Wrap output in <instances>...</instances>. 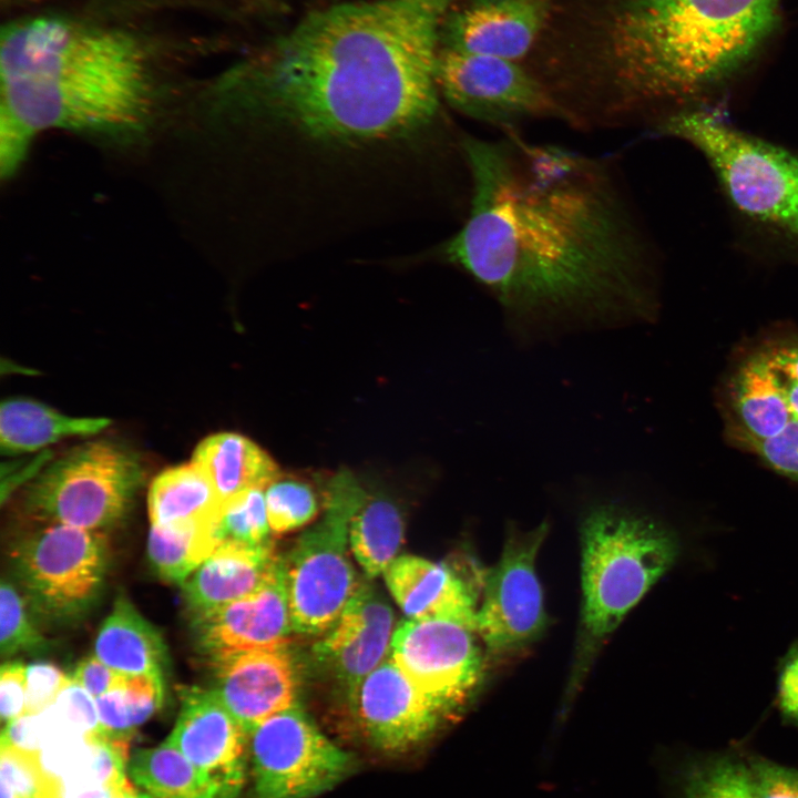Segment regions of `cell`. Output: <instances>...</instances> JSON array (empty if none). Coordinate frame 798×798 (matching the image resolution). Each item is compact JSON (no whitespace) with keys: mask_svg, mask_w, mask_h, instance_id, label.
I'll return each instance as SVG.
<instances>
[{"mask_svg":"<svg viewBox=\"0 0 798 798\" xmlns=\"http://www.w3.org/2000/svg\"><path fill=\"white\" fill-rule=\"evenodd\" d=\"M471 194L439 248L522 339L651 319V242L612 162L555 144L464 134Z\"/></svg>","mask_w":798,"mask_h":798,"instance_id":"6da1fadb","label":"cell"},{"mask_svg":"<svg viewBox=\"0 0 798 798\" xmlns=\"http://www.w3.org/2000/svg\"><path fill=\"white\" fill-rule=\"evenodd\" d=\"M779 7L780 0L624 1L608 25L612 96L598 124H626L662 105L677 110L725 83L770 37Z\"/></svg>","mask_w":798,"mask_h":798,"instance_id":"7a4b0ae2","label":"cell"},{"mask_svg":"<svg viewBox=\"0 0 798 798\" xmlns=\"http://www.w3.org/2000/svg\"><path fill=\"white\" fill-rule=\"evenodd\" d=\"M0 80L2 114L31 135L117 133L154 96L146 57L132 35L53 17L3 27Z\"/></svg>","mask_w":798,"mask_h":798,"instance_id":"3957f363","label":"cell"},{"mask_svg":"<svg viewBox=\"0 0 798 798\" xmlns=\"http://www.w3.org/2000/svg\"><path fill=\"white\" fill-rule=\"evenodd\" d=\"M580 536L582 606L569 695L579 690L611 634L682 550L667 525L615 503L587 510Z\"/></svg>","mask_w":798,"mask_h":798,"instance_id":"277c9868","label":"cell"},{"mask_svg":"<svg viewBox=\"0 0 798 798\" xmlns=\"http://www.w3.org/2000/svg\"><path fill=\"white\" fill-rule=\"evenodd\" d=\"M653 133L699 151L737 215L798 253V155L741 132L700 106L674 110Z\"/></svg>","mask_w":798,"mask_h":798,"instance_id":"5b68a950","label":"cell"},{"mask_svg":"<svg viewBox=\"0 0 798 798\" xmlns=\"http://www.w3.org/2000/svg\"><path fill=\"white\" fill-rule=\"evenodd\" d=\"M718 406L730 443L798 481V329L771 328L741 346Z\"/></svg>","mask_w":798,"mask_h":798,"instance_id":"8992f818","label":"cell"},{"mask_svg":"<svg viewBox=\"0 0 798 798\" xmlns=\"http://www.w3.org/2000/svg\"><path fill=\"white\" fill-rule=\"evenodd\" d=\"M144 480L136 452L113 440L78 446L39 470L20 494L30 520L101 531L127 512Z\"/></svg>","mask_w":798,"mask_h":798,"instance_id":"52a82bcc","label":"cell"},{"mask_svg":"<svg viewBox=\"0 0 798 798\" xmlns=\"http://www.w3.org/2000/svg\"><path fill=\"white\" fill-rule=\"evenodd\" d=\"M366 497L349 471L337 473L328 482L321 519L283 559L294 632H327L360 586L347 545L350 521Z\"/></svg>","mask_w":798,"mask_h":798,"instance_id":"ba28073f","label":"cell"},{"mask_svg":"<svg viewBox=\"0 0 798 798\" xmlns=\"http://www.w3.org/2000/svg\"><path fill=\"white\" fill-rule=\"evenodd\" d=\"M39 524L12 548L16 576L39 616L59 623L76 620L95 603L103 586L106 538L101 531Z\"/></svg>","mask_w":798,"mask_h":798,"instance_id":"9c48e42d","label":"cell"},{"mask_svg":"<svg viewBox=\"0 0 798 798\" xmlns=\"http://www.w3.org/2000/svg\"><path fill=\"white\" fill-rule=\"evenodd\" d=\"M549 522L522 530L507 526L501 555L485 572L475 616L489 672L523 656L548 625L536 557L549 533Z\"/></svg>","mask_w":798,"mask_h":798,"instance_id":"30bf717a","label":"cell"},{"mask_svg":"<svg viewBox=\"0 0 798 798\" xmlns=\"http://www.w3.org/2000/svg\"><path fill=\"white\" fill-rule=\"evenodd\" d=\"M436 78L452 109L503 132L531 120L574 124L557 98L516 61L444 47L439 49Z\"/></svg>","mask_w":798,"mask_h":798,"instance_id":"8fae6325","label":"cell"},{"mask_svg":"<svg viewBox=\"0 0 798 798\" xmlns=\"http://www.w3.org/2000/svg\"><path fill=\"white\" fill-rule=\"evenodd\" d=\"M253 798H315L344 780L352 759L297 706L247 733Z\"/></svg>","mask_w":798,"mask_h":798,"instance_id":"7c38bea8","label":"cell"},{"mask_svg":"<svg viewBox=\"0 0 798 798\" xmlns=\"http://www.w3.org/2000/svg\"><path fill=\"white\" fill-rule=\"evenodd\" d=\"M390 656L443 713L479 688L489 673L475 628L444 618H408L393 632Z\"/></svg>","mask_w":798,"mask_h":798,"instance_id":"4fadbf2b","label":"cell"},{"mask_svg":"<svg viewBox=\"0 0 798 798\" xmlns=\"http://www.w3.org/2000/svg\"><path fill=\"white\" fill-rule=\"evenodd\" d=\"M207 779L218 798H238L247 777L248 736L215 690L185 687L166 738Z\"/></svg>","mask_w":798,"mask_h":798,"instance_id":"5bb4252c","label":"cell"},{"mask_svg":"<svg viewBox=\"0 0 798 798\" xmlns=\"http://www.w3.org/2000/svg\"><path fill=\"white\" fill-rule=\"evenodd\" d=\"M366 738L379 750L402 753L424 740L444 713L387 657L347 697Z\"/></svg>","mask_w":798,"mask_h":798,"instance_id":"9a60e30c","label":"cell"},{"mask_svg":"<svg viewBox=\"0 0 798 798\" xmlns=\"http://www.w3.org/2000/svg\"><path fill=\"white\" fill-rule=\"evenodd\" d=\"M191 622L196 646L209 661L286 647L294 631L283 559L258 590Z\"/></svg>","mask_w":798,"mask_h":798,"instance_id":"2e32d148","label":"cell"},{"mask_svg":"<svg viewBox=\"0 0 798 798\" xmlns=\"http://www.w3.org/2000/svg\"><path fill=\"white\" fill-rule=\"evenodd\" d=\"M393 612L371 584L361 582L335 624L314 645L316 659L347 697L390 654Z\"/></svg>","mask_w":798,"mask_h":798,"instance_id":"e0dca14e","label":"cell"},{"mask_svg":"<svg viewBox=\"0 0 798 798\" xmlns=\"http://www.w3.org/2000/svg\"><path fill=\"white\" fill-rule=\"evenodd\" d=\"M485 572L472 561L460 571L447 563L405 554L387 567L383 577L408 618L452 620L475 628Z\"/></svg>","mask_w":798,"mask_h":798,"instance_id":"ac0fdd59","label":"cell"},{"mask_svg":"<svg viewBox=\"0 0 798 798\" xmlns=\"http://www.w3.org/2000/svg\"><path fill=\"white\" fill-rule=\"evenodd\" d=\"M211 662L213 689L247 733L297 705L296 673L287 647L236 653Z\"/></svg>","mask_w":798,"mask_h":798,"instance_id":"d6986e66","label":"cell"},{"mask_svg":"<svg viewBox=\"0 0 798 798\" xmlns=\"http://www.w3.org/2000/svg\"><path fill=\"white\" fill-rule=\"evenodd\" d=\"M551 0H474L448 17L447 48L519 61L550 16Z\"/></svg>","mask_w":798,"mask_h":798,"instance_id":"ffe728a7","label":"cell"},{"mask_svg":"<svg viewBox=\"0 0 798 798\" xmlns=\"http://www.w3.org/2000/svg\"><path fill=\"white\" fill-rule=\"evenodd\" d=\"M272 542L217 548L183 583L191 621L205 616L258 590L277 567Z\"/></svg>","mask_w":798,"mask_h":798,"instance_id":"44dd1931","label":"cell"},{"mask_svg":"<svg viewBox=\"0 0 798 798\" xmlns=\"http://www.w3.org/2000/svg\"><path fill=\"white\" fill-rule=\"evenodd\" d=\"M94 656L121 675L163 676L167 654L163 637L124 595L101 624Z\"/></svg>","mask_w":798,"mask_h":798,"instance_id":"7402d4cb","label":"cell"},{"mask_svg":"<svg viewBox=\"0 0 798 798\" xmlns=\"http://www.w3.org/2000/svg\"><path fill=\"white\" fill-rule=\"evenodd\" d=\"M213 483L221 502L254 489H266L279 469L270 456L248 438L221 432L203 439L192 460Z\"/></svg>","mask_w":798,"mask_h":798,"instance_id":"603a6c76","label":"cell"},{"mask_svg":"<svg viewBox=\"0 0 798 798\" xmlns=\"http://www.w3.org/2000/svg\"><path fill=\"white\" fill-rule=\"evenodd\" d=\"M108 418H76L25 398L4 400L0 407L1 452L14 456L37 451L65 438L98 434Z\"/></svg>","mask_w":798,"mask_h":798,"instance_id":"cb8c5ba5","label":"cell"},{"mask_svg":"<svg viewBox=\"0 0 798 798\" xmlns=\"http://www.w3.org/2000/svg\"><path fill=\"white\" fill-rule=\"evenodd\" d=\"M221 503L208 477L193 462L161 472L147 494L151 524L161 528L209 523Z\"/></svg>","mask_w":798,"mask_h":798,"instance_id":"d4e9b609","label":"cell"},{"mask_svg":"<svg viewBox=\"0 0 798 798\" xmlns=\"http://www.w3.org/2000/svg\"><path fill=\"white\" fill-rule=\"evenodd\" d=\"M126 770L151 798H218L207 779L167 739L136 750Z\"/></svg>","mask_w":798,"mask_h":798,"instance_id":"484cf974","label":"cell"},{"mask_svg":"<svg viewBox=\"0 0 798 798\" xmlns=\"http://www.w3.org/2000/svg\"><path fill=\"white\" fill-rule=\"evenodd\" d=\"M403 541V521L388 499L369 497L355 512L349 526V545L369 577L383 574L398 557Z\"/></svg>","mask_w":798,"mask_h":798,"instance_id":"4316f807","label":"cell"},{"mask_svg":"<svg viewBox=\"0 0 798 798\" xmlns=\"http://www.w3.org/2000/svg\"><path fill=\"white\" fill-rule=\"evenodd\" d=\"M163 699V676L122 675L112 689L95 698L101 733L130 741L133 732L160 709Z\"/></svg>","mask_w":798,"mask_h":798,"instance_id":"83f0119b","label":"cell"},{"mask_svg":"<svg viewBox=\"0 0 798 798\" xmlns=\"http://www.w3.org/2000/svg\"><path fill=\"white\" fill-rule=\"evenodd\" d=\"M216 549L211 522L174 528L151 524L147 555L153 569L167 582L182 586Z\"/></svg>","mask_w":798,"mask_h":798,"instance_id":"f1b7e54d","label":"cell"},{"mask_svg":"<svg viewBox=\"0 0 798 798\" xmlns=\"http://www.w3.org/2000/svg\"><path fill=\"white\" fill-rule=\"evenodd\" d=\"M677 798H751L744 751L693 755L679 773Z\"/></svg>","mask_w":798,"mask_h":798,"instance_id":"f546056e","label":"cell"},{"mask_svg":"<svg viewBox=\"0 0 798 798\" xmlns=\"http://www.w3.org/2000/svg\"><path fill=\"white\" fill-rule=\"evenodd\" d=\"M270 531L263 489L249 490L222 502L211 521L217 548L225 544H265L270 542Z\"/></svg>","mask_w":798,"mask_h":798,"instance_id":"4dcf8cb0","label":"cell"},{"mask_svg":"<svg viewBox=\"0 0 798 798\" xmlns=\"http://www.w3.org/2000/svg\"><path fill=\"white\" fill-rule=\"evenodd\" d=\"M269 526L275 533L296 530L311 521L318 502L309 484L293 478L277 477L265 489Z\"/></svg>","mask_w":798,"mask_h":798,"instance_id":"1f68e13d","label":"cell"},{"mask_svg":"<svg viewBox=\"0 0 798 798\" xmlns=\"http://www.w3.org/2000/svg\"><path fill=\"white\" fill-rule=\"evenodd\" d=\"M0 618V649L3 658L44 648L47 641L30 618L25 601L13 584L6 580L1 582Z\"/></svg>","mask_w":798,"mask_h":798,"instance_id":"d6a6232c","label":"cell"},{"mask_svg":"<svg viewBox=\"0 0 798 798\" xmlns=\"http://www.w3.org/2000/svg\"><path fill=\"white\" fill-rule=\"evenodd\" d=\"M751 798H798V769L746 753Z\"/></svg>","mask_w":798,"mask_h":798,"instance_id":"836d02e7","label":"cell"},{"mask_svg":"<svg viewBox=\"0 0 798 798\" xmlns=\"http://www.w3.org/2000/svg\"><path fill=\"white\" fill-rule=\"evenodd\" d=\"M0 766L1 784L16 798H35L44 780L37 753L1 745Z\"/></svg>","mask_w":798,"mask_h":798,"instance_id":"e575fe53","label":"cell"},{"mask_svg":"<svg viewBox=\"0 0 798 798\" xmlns=\"http://www.w3.org/2000/svg\"><path fill=\"white\" fill-rule=\"evenodd\" d=\"M49 708L64 726L76 733H101L95 698L72 678Z\"/></svg>","mask_w":798,"mask_h":798,"instance_id":"d590c367","label":"cell"},{"mask_svg":"<svg viewBox=\"0 0 798 798\" xmlns=\"http://www.w3.org/2000/svg\"><path fill=\"white\" fill-rule=\"evenodd\" d=\"M71 677L58 666L35 662L27 666V714H39L49 708L70 684Z\"/></svg>","mask_w":798,"mask_h":798,"instance_id":"8d00e7d4","label":"cell"},{"mask_svg":"<svg viewBox=\"0 0 798 798\" xmlns=\"http://www.w3.org/2000/svg\"><path fill=\"white\" fill-rule=\"evenodd\" d=\"M0 713L7 723L27 714V666L20 661H8L1 666Z\"/></svg>","mask_w":798,"mask_h":798,"instance_id":"74e56055","label":"cell"},{"mask_svg":"<svg viewBox=\"0 0 798 798\" xmlns=\"http://www.w3.org/2000/svg\"><path fill=\"white\" fill-rule=\"evenodd\" d=\"M134 790L73 777H50L44 774V780L35 798H117Z\"/></svg>","mask_w":798,"mask_h":798,"instance_id":"f35d334b","label":"cell"},{"mask_svg":"<svg viewBox=\"0 0 798 798\" xmlns=\"http://www.w3.org/2000/svg\"><path fill=\"white\" fill-rule=\"evenodd\" d=\"M776 700L781 717L798 726V642L780 661Z\"/></svg>","mask_w":798,"mask_h":798,"instance_id":"ab89813d","label":"cell"},{"mask_svg":"<svg viewBox=\"0 0 798 798\" xmlns=\"http://www.w3.org/2000/svg\"><path fill=\"white\" fill-rule=\"evenodd\" d=\"M44 730L41 714H24L7 723L1 745L38 753L43 745Z\"/></svg>","mask_w":798,"mask_h":798,"instance_id":"60d3db41","label":"cell"},{"mask_svg":"<svg viewBox=\"0 0 798 798\" xmlns=\"http://www.w3.org/2000/svg\"><path fill=\"white\" fill-rule=\"evenodd\" d=\"M121 676L96 656H89L79 663L71 678L96 698L112 689Z\"/></svg>","mask_w":798,"mask_h":798,"instance_id":"b9f144b4","label":"cell"},{"mask_svg":"<svg viewBox=\"0 0 798 798\" xmlns=\"http://www.w3.org/2000/svg\"><path fill=\"white\" fill-rule=\"evenodd\" d=\"M117 798H151V797L145 792H137L136 790H134L131 792H125V794L119 796Z\"/></svg>","mask_w":798,"mask_h":798,"instance_id":"7bdbcfd3","label":"cell"},{"mask_svg":"<svg viewBox=\"0 0 798 798\" xmlns=\"http://www.w3.org/2000/svg\"><path fill=\"white\" fill-rule=\"evenodd\" d=\"M1 798H16L13 792L3 784H1Z\"/></svg>","mask_w":798,"mask_h":798,"instance_id":"ee69618b","label":"cell"}]
</instances>
